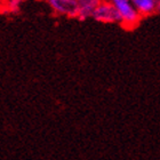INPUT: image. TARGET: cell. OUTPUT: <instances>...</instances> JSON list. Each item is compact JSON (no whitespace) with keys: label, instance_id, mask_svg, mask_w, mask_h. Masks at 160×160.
Listing matches in <instances>:
<instances>
[{"label":"cell","instance_id":"3957f363","mask_svg":"<svg viewBox=\"0 0 160 160\" xmlns=\"http://www.w3.org/2000/svg\"><path fill=\"white\" fill-rule=\"evenodd\" d=\"M47 3L50 9L57 15L78 17L77 0H47Z\"/></svg>","mask_w":160,"mask_h":160},{"label":"cell","instance_id":"ba28073f","mask_svg":"<svg viewBox=\"0 0 160 160\" xmlns=\"http://www.w3.org/2000/svg\"><path fill=\"white\" fill-rule=\"evenodd\" d=\"M156 1H157L158 3H160V0H156Z\"/></svg>","mask_w":160,"mask_h":160},{"label":"cell","instance_id":"7a4b0ae2","mask_svg":"<svg viewBox=\"0 0 160 160\" xmlns=\"http://www.w3.org/2000/svg\"><path fill=\"white\" fill-rule=\"evenodd\" d=\"M95 21L101 22V23H120L121 24V18H120L119 13L114 6L108 0H102L101 3L97 6L95 12L92 16Z\"/></svg>","mask_w":160,"mask_h":160},{"label":"cell","instance_id":"277c9868","mask_svg":"<svg viewBox=\"0 0 160 160\" xmlns=\"http://www.w3.org/2000/svg\"><path fill=\"white\" fill-rule=\"evenodd\" d=\"M102 0H77L78 5V18L86 20L93 16V13L101 3Z\"/></svg>","mask_w":160,"mask_h":160},{"label":"cell","instance_id":"6da1fadb","mask_svg":"<svg viewBox=\"0 0 160 160\" xmlns=\"http://www.w3.org/2000/svg\"><path fill=\"white\" fill-rule=\"evenodd\" d=\"M114 6L121 18V25L127 29H133L138 24L141 15L132 0H108Z\"/></svg>","mask_w":160,"mask_h":160},{"label":"cell","instance_id":"8992f818","mask_svg":"<svg viewBox=\"0 0 160 160\" xmlns=\"http://www.w3.org/2000/svg\"><path fill=\"white\" fill-rule=\"evenodd\" d=\"M25 0H6V7L9 12H16L18 9L21 2H23Z\"/></svg>","mask_w":160,"mask_h":160},{"label":"cell","instance_id":"52a82bcc","mask_svg":"<svg viewBox=\"0 0 160 160\" xmlns=\"http://www.w3.org/2000/svg\"><path fill=\"white\" fill-rule=\"evenodd\" d=\"M157 12H159V13H160V3H158V8H157Z\"/></svg>","mask_w":160,"mask_h":160},{"label":"cell","instance_id":"5b68a950","mask_svg":"<svg viewBox=\"0 0 160 160\" xmlns=\"http://www.w3.org/2000/svg\"><path fill=\"white\" fill-rule=\"evenodd\" d=\"M132 2L142 16L154 13L158 8V2L156 0H132Z\"/></svg>","mask_w":160,"mask_h":160}]
</instances>
